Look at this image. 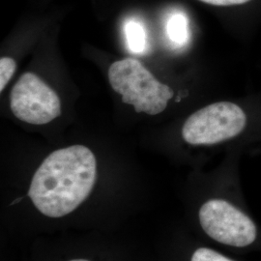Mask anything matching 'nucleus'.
Masks as SVG:
<instances>
[{"label":"nucleus","mask_w":261,"mask_h":261,"mask_svg":"<svg viewBox=\"0 0 261 261\" xmlns=\"http://www.w3.org/2000/svg\"><path fill=\"white\" fill-rule=\"evenodd\" d=\"M97 179L93 152L73 145L48 155L32 178L28 196L45 216L60 218L72 213L91 194Z\"/></svg>","instance_id":"f257e3e1"},{"label":"nucleus","mask_w":261,"mask_h":261,"mask_svg":"<svg viewBox=\"0 0 261 261\" xmlns=\"http://www.w3.org/2000/svg\"><path fill=\"white\" fill-rule=\"evenodd\" d=\"M199 223L209 237L226 246L243 248L255 241L257 228L252 219L224 199H210L200 207Z\"/></svg>","instance_id":"20e7f679"},{"label":"nucleus","mask_w":261,"mask_h":261,"mask_svg":"<svg viewBox=\"0 0 261 261\" xmlns=\"http://www.w3.org/2000/svg\"><path fill=\"white\" fill-rule=\"evenodd\" d=\"M246 124L247 116L238 105L230 102L211 103L187 119L182 137L192 145H213L237 137Z\"/></svg>","instance_id":"7ed1b4c3"},{"label":"nucleus","mask_w":261,"mask_h":261,"mask_svg":"<svg viewBox=\"0 0 261 261\" xmlns=\"http://www.w3.org/2000/svg\"><path fill=\"white\" fill-rule=\"evenodd\" d=\"M191 261H234L208 248H199L193 253Z\"/></svg>","instance_id":"1a4fd4ad"},{"label":"nucleus","mask_w":261,"mask_h":261,"mask_svg":"<svg viewBox=\"0 0 261 261\" xmlns=\"http://www.w3.org/2000/svg\"><path fill=\"white\" fill-rule=\"evenodd\" d=\"M17 69L16 61L11 57H1L0 59V91L2 92Z\"/></svg>","instance_id":"6e6552de"},{"label":"nucleus","mask_w":261,"mask_h":261,"mask_svg":"<svg viewBox=\"0 0 261 261\" xmlns=\"http://www.w3.org/2000/svg\"><path fill=\"white\" fill-rule=\"evenodd\" d=\"M206 4L214 5V6H233L245 4L251 0H199Z\"/></svg>","instance_id":"9d476101"},{"label":"nucleus","mask_w":261,"mask_h":261,"mask_svg":"<svg viewBox=\"0 0 261 261\" xmlns=\"http://www.w3.org/2000/svg\"><path fill=\"white\" fill-rule=\"evenodd\" d=\"M10 108L20 121L32 125H45L61 114L58 95L33 73L23 74L14 85Z\"/></svg>","instance_id":"39448f33"},{"label":"nucleus","mask_w":261,"mask_h":261,"mask_svg":"<svg viewBox=\"0 0 261 261\" xmlns=\"http://www.w3.org/2000/svg\"><path fill=\"white\" fill-rule=\"evenodd\" d=\"M112 89L122 96V102L132 105L137 112L157 115L168 107L172 89L160 83L140 60L125 58L115 61L109 69Z\"/></svg>","instance_id":"f03ea898"},{"label":"nucleus","mask_w":261,"mask_h":261,"mask_svg":"<svg viewBox=\"0 0 261 261\" xmlns=\"http://www.w3.org/2000/svg\"><path fill=\"white\" fill-rule=\"evenodd\" d=\"M70 261H89V260H86V259H74V260H70Z\"/></svg>","instance_id":"9b49d317"},{"label":"nucleus","mask_w":261,"mask_h":261,"mask_svg":"<svg viewBox=\"0 0 261 261\" xmlns=\"http://www.w3.org/2000/svg\"><path fill=\"white\" fill-rule=\"evenodd\" d=\"M166 34L169 44L174 48L186 47L191 39V31L189 19L184 13L176 12L168 18L166 24Z\"/></svg>","instance_id":"423d86ee"},{"label":"nucleus","mask_w":261,"mask_h":261,"mask_svg":"<svg viewBox=\"0 0 261 261\" xmlns=\"http://www.w3.org/2000/svg\"><path fill=\"white\" fill-rule=\"evenodd\" d=\"M127 47L134 55H142L148 47L147 33L144 25L138 19H129L124 28Z\"/></svg>","instance_id":"0eeeda50"}]
</instances>
